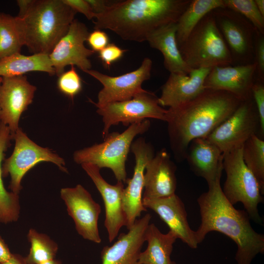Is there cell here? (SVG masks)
<instances>
[{
    "label": "cell",
    "instance_id": "obj_14",
    "mask_svg": "<svg viewBox=\"0 0 264 264\" xmlns=\"http://www.w3.org/2000/svg\"><path fill=\"white\" fill-rule=\"evenodd\" d=\"M61 197L73 219L76 231L84 239L96 243L102 242L98 229L101 208L90 193L81 185L62 188Z\"/></svg>",
    "mask_w": 264,
    "mask_h": 264
},
{
    "label": "cell",
    "instance_id": "obj_19",
    "mask_svg": "<svg viewBox=\"0 0 264 264\" xmlns=\"http://www.w3.org/2000/svg\"><path fill=\"white\" fill-rule=\"evenodd\" d=\"M151 218L146 214L137 219L127 233H121L111 246H104L101 252V264H137Z\"/></svg>",
    "mask_w": 264,
    "mask_h": 264
},
{
    "label": "cell",
    "instance_id": "obj_23",
    "mask_svg": "<svg viewBox=\"0 0 264 264\" xmlns=\"http://www.w3.org/2000/svg\"><path fill=\"white\" fill-rule=\"evenodd\" d=\"M185 159L194 173L203 178L208 185L221 177L223 154L206 138L193 140L189 145Z\"/></svg>",
    "mask_w": 264,
    "mask_h": 264
},
{
    "label": "cell",
    "instance_id": "obj_9",
    "mask_svg": "<svg viewBox=\"0 0 264 264\" xmlns=\"http://www.w3.org/2000/svg\"><path fill=\"white\" fill-rule=\"evenodd\" d=\"M15 145L11 156L5 159L2 166V175L10 176L9 188L18 194L22 189L21 181L24 175L36 164L42 162H51L62 171L68 173L63 158L47 148L42 147L31 140L19 128L12 137Z\"/></svg>",
    "mask_w": 264,
    "mask_h": 264
},
{
    "label": "cell",
    "instance_id": "obj_6",
    "mask_svg": "<svg viewBox=\"0 0 264 264\" xmlns=\"http://www.w3.org/2000/svg\"><path fill=\"white\" fill-rule=\"evenodd\" d=\"M150 121L146 119L130 125L123 132L109 133L103 143L75 152L74 161L80 164L90 163L102 168L110 169L117 181L126 183V161L135 137L147 132Z\"/></svg>",
    "mask_w": 264,
    "mask_h": 264
},
{
    "label": "cell",
    "instance_id": "obj_28",
    "mask_svg": "<svg viewBox=\"0 0 264 264\" xmlns=\"http://www.w3.org/2000/svg\"><path fill=\"white\" fill-rule=\"evenodd\" d=\"M12 139L7 126L0 122V222L7 223L16 221L20 213L18 194L8 192L4 188L2 179L1 162L4 152L10 146Z\"/></svg>",
    "mask_w": 264,
    "mask_h": 264
},
{
    "label": "cell",
    "instance_id": "obj_45",
    "mask_svg": "<svg viewBox=\"0 0 264 264\" xmlns=\"http://www.w3.org/2000/svg\"><path fill=\"white\" fill-rule=\"evenodd\" d=\"M1 82H2V77H0V87Z\"/></svg>",
    "mask_w": 264,
    "mask_h": 264
},
{
    "label": "cell",
    "instance_id": "obj_39",
    "mask_svg": "<svg viewBox=\"0 0 264 264\" xmlns=\"http://www.w3.org/2000/svg\"><path fill=\"white\" fill-rule=\"evenodd\" d=\"M87 1L95 15L103 13L108 6L107 1L104 0H87Z\"/></svg>",
    "mask_w": 264,
    "mask_h": 264
},
{
    "label": "cell",
    "instance_id": "obj_34",
    "mask_svg": "<svg viewBox=\"0 0 264 264\" xmlns=\"http://www.w3.org/2000/svg\"><path fill=\"white\" fill-rule=\"evenodd\" d=\"M252 96L259 114L260 121V138L264 135V81L256 79L251 89Z\"/></svg>",
    "mask_w": 264,
    "mask_h": 264
},
{
    "label": "cell",
    "instance_id": "obj_13",
    "mask_svg": "<svg viewBox=\"0 0 264 264\" xmlns=\"http://www.w3.org/2000/svg\"><path fill=\"white\" fill-rule=\"evenodd\" d=\"M88 29L82 22L74 19L66 33L54 47L49 55L55 74L60 76L69 65L76 66L83 72L91 69L89 57L94 52L84 44L89 34Z\"/></svg>",
    "mask_w": 264,
    "mask_h": 264
},
{
    "label": "cell",
    "instance_id": "obj_29",
    "mask_svg": "<svg viewBox=\"0 0 264 264\" xmlns=\"http://www.w3.org/2000/svg\"><path fill=\"white\" fill-rule=\"evenodd\" d=\"M23 45L24 40L20 19L0 13V59L20 53Z\"/></svg>",
    "mask_w": 264,
    "mask_h": 264
},
{
    "label": "cell",
    "instance_id": "obj_30",
    "mask_svg": "<svg viewBox=\"0 0 264 264\" xmlns=\"http://www.w3.org/2000/svg\"><path fill=\"white\" fill-rule=\"evenodd\" d=\"M243 160L256 178L262 193H264V140L257 135L249 138L242 145Z\"/></svg>",
    "mask_w": 264,
    "mask_h": 264
},
{
    "label": "cell",
    "instance_id": "obj_4",
    "mask_svg": "<svg viewBox=\"0 0 264 264\" xmlns=\"http://www.w3.org/2000/svg\"><path fill=\"white\" fill-rule=\"evenodd\" d=\"M76 13L63 0H33L25 16L20 18L24 45L33 54L49 55Z\"/></svg>",
    "mask_w": 264,
    "mask_h": 264
},
{
    "label": "cell",
    "instance_id": "obj_46",
    "mask_svg": "<svg viewBox=\"0 0 264 264\" xmlns=\"http://www.w3.org/2000/svg\"></svg>",
    "mask_w": 264,
    "mask_h": 264
},
{
    "label": "cell",
    "instance_id": "obj_2",
    "mask_svg": "<svg viewBox=\"0 0 264 264\" xmlns=\"http://www.w3.org/2000/svg\"><path fill=\"white\" fill-rule=\"evenodd\" d=\"M220 177L208 185V190L197 199L201 223L196 237L198 244L208 233L217 231L232 239L237 244V264H251L259 253L264 252V235L252 228L247 213L236 209L224 195Z\"/></svg>",
    "mask_w": 264,
    "mask_h": 264
},
{
    "label": "cell",
    "instance_id": "obj_18",
    "mask_svg": "<svg viewBox=\"0 0 264 264\" xmlns=\"http://www.w3.org/2000/svg\"><path fill=\"white\" fill-rule=\"evenodd\" d=\"M256 69L255 63L212 67L205 79L204 87L207 89L229 92L243 101L252 96Z\"/></svg>",
    "mask_w": 264,
    "mask_h": 264
},
{
    "label": "cell",
    "instance_id": "obj_36",
    "mask_svg": "<svg viewBox=\"0 0 264 264\" xmlns=\"http://www.w3.org/2000/svg\"><path fill=\"white\" fill-rule=\"evenodd\" d=\"M127 51L114 44H109L99 52V58L102 61L103 65L109 68L110 65L117 61Z\"/></svg>",
    "mask_w": 264,
    "mask_h": 264
},
{
    "label": "cell",
    "instance_id": "obj_26",
    "mask_svg": "<svg viewBox=\"0 0 264 264\" xmlns=\"http://www.w3.org/2000/svg\"><path fill=\"white\" fill-rule=\"evenodd\" d=\"M30 71L46 72L55 74L49 55L33 54L26 56L20 53H15L0 59V77H13L23 75Z\"/></svg>",
    "mask_w": 264,
    "mask_h": 264
},
{
    "label": "cell",
    "instance_id": "obj_42",
    "mask_svg": "<svg viewBox=\"0 0 264 264\" xmlns=\"http://www.w3.org/2000/svg\"><path fill=\"white\" fill-rule=\"evenodd\" d=\"M2 264H26L24 258L19 255L13 254L11 258L6 262Z\"/></svg>",
    "mask_w": 264,
    "mask_h": 264
},
{
    "label": "cell",
    "instance_id": "obj_43",
    "mask_svg": "<svg viewBox=\"0 0 264 264\" xmlns=\"http://www.w3.org/2000/svg\"><path fill=\"white\" fill-rule=\"evenodd\" d=\"M255 2L259 12L264 17V0H255Z\"/></svg>",
    "mask_w": 264,
    "mask_h": 264
},
{
    "label": "cell",
    "instance_id": "obj_10",
    "mask_svg": "<svg viewBox=\"0 0 264 264\" xmlns=\"http://www.w3.org/2000/svg\"><path fill=\"white\" fill-rule=\"evenodd\" d=\"M211 12L230 52L232 66L254 63V26L242 15L226 7Z\"/></svg>",
    "mask_w": 264,
    "mask_h": 264
},
{
    "label": "cell",
    "instance_id": "obj_33",
    "mask_svg": "<svg viewBox=\"0 0 264 264\" xmlns=\"http://www.w3.org/2000/svg\"><path fill=\"white\" fill-rule=\"evenodd\" d=\"M57 87L65 95L73 99L82 90V80L74 66L58 76Z\"/></svg>",
    "mask_w": 264,
    "mask_h": 264
},
{
    "label": "cell",
    "instance_id": "obj_31",
    "mask_svg": "<svg viewBox=\"0 0 264 264\" xmlns=\"http://www.w3.org/2000/svg\"><path fill=\"white\" fill-rule=\"evenodd\" d=\"M27 237L31 248L28 255L24 258L26 264H41L54 259L58 246L47 235L30 229Z\"/></svg>",
    "mask_w": 264,
    "mask_h": 264
},
{
    "label": "cell",
    "instance_id": "obj_21",
    "mask_svg": "<svg viewBox=\"0 0 264 264\" xmlns=\"http://www.w3.org/2000/svg\"><path fill=\"white\" fill-rule=\"evenodd\" d=\"M176 169L165 149L158 152L145 167L142 199H156L175 194Z\"/></svg>",
    "mask_w": 264,
    "mask_h": 264
},
{
    "label": "cell",
    "instance_id": "obj_8",
    "mask_svg": "<svg viewBox=\"0 0 264 264\" xmlns=\"http://www.w3.org/2000/svg\"><path fill=\"white\" fill-rule=\"evenodd\" d=\"M260 118L251 96L242 101L234 112L205 138L224 154L242 147L254 135L260 137Z\"/></svg>",
    "mask_w": 264,
    "mask_h": 264
},
{
    "label": "cell",
    "instance_id": "obj_11",
    "mask_svg": "<svg viewBox=\"0 0 264 264\" xmlns=\"http://www.w3.org/2000/svg\"><path fill=\"white\" fill-rule=\"evenodd\" d=\"M158 98L147 90L135 95L130 100L110 103L97 108L104 123L102 132L105 138L110 127L122 123L125 126L141 122L148 118L166 122L167 110L159 105Z\"/></svg>",
    "mask_w": 264,
    "mask_h": 264
},
{
    "label": "cell",
    "instance_id": "obj_40",
    "mask_svg": "<svg viewBox=\"0 0 264 264\" xmlns=\"http://www.w3.org/2000/svg\"><path fill=\"white\" fill-rule=\"evenodd\" d=\"M33 0H18L17 4L19 7V12L17 17L20 19L23 18L27 14L32 5Z\"/></svg>",
    "mask_w": 264,
    "mask_h": 264
},
{
    "label": "cell",
    "instance_id": "obj_24",
    "mask_svg": "<svg viewBox=\"0 0 264 264\" xmlns=\"http://www.w3.org/2000/svg\"><path fill=\"white\" fill-rule=\"evenodd\" d=\"M176 23H171L153 31L147 41L162 53L165 68L170 73L189 74L192 70L183 61L176 40Z\"/></svg>",
    "mask_w": 264,
    "mask_h": 264
},
{
    "label": "cell",
    "instance_id": "obj_27",
    "mask_svg": "<svg viewBox=\"0 0 264 264\" xmlns=\"http://www.w3.org/2000/svg\"><path fill=\"white\" fill-rule=\"evenodd\" d=\"M224 7L223 0H191L176 22V40L179 47L208 13Z\"/></svg>",
    "mask_w": 264,
    "mask_h": 264
},
{
    "label": "cell",
    "instance_id": "obj_22",
    "mask_svg": "<svg viewBox=\"0 0 264 264\" xmlns=\"http://www.w3.org/2000/svg\"><path fill=\"white\" fill-rule=\"evenodd\" d=\"M210 69H193L189 74L170 73L161 87L159 105L176 108L196 98L205 89L204 83Z\"/></svg>",
    "mask_w": 264,
    "mask_h": 264
},
{
    "label": "cell",
    "instance_id": "obj_20",
    "mask_svg": "<svg viewBox=\"0 0 264 264\" xmlns=\"http://www.w3.org/2000/svg\"><path fill=\"white\" fill-rule=\"evenodd\" d=\"M142 202L146 209L159 216L177 239L192 248L198 247L195 231L189 225L184 204L178 196L175 194L156 199H142Z\"/></svg>",
    "mask_w": 264,
    "mask_h": 264
},
{
    "label": "cell",
    "instance_id": "obj_15",
    "mask_svg": "<svg viewBox=\"0 0 264 264\" xmlns=\"http://www.w3.org/2000/svg\"><path fill=\"white\" fill-rule=\"evenodd\" d=\"M131 149L135 157V165L133 176L127 179L128 185L124 188L122 195L128 230L133 225L142 212L147 211L142 202L144 173L147 164L154 155L152 145L147 143L143 138H139L133 142Z\"/></svg>",
    "mask_w": 264,
    "mask_h": 264
},
{
    "label": "cell",
    "instance_id": "obj_44",
    "mask_svg": "<svg viewBox=\"0 0 264 264\" xmlns=\"http://www.w3.org/2000/svg\"><path fill=\"white\" fill-rule=\"evenodd\" d=\"M41 264H61V262L55 259L51 260Z\"/></svg>",
    "mask_w": 264,
    "mask_h": 264
},
{
    "label": "cell",
    "instance_id": "obj_3",
    "mask_svg": "<svg viewBox=\"0 0 264 264\" xmlns=\"http://www.w3.org/2000/svg\"><path fill=\"white\" fill-rule=\"evenodd\" d=\"M191 0H127L109 5L95 16V29H109L122 39L146 41L163 25L176 23Z\"/></svg>",
    "mask_w": 264,
    "mask_h": 264
},
{
    "label": "cell",
    "instance_id": "obj_16",
    "mask_svg": "<svg viewBox=\"0 0 264 264\" xmlns=\"http://www.w3.org/2000/svg\"><path fill=\"white\" fill-rule=\"evenodd\" d=\"M36 89L23 75L2 77L0 122L8 126L11 137L19 128L20 118L32 102Z\"/></svg>",
    "mask_w": 264,
    "mask_h": 264
},
{
    "label": "cell",
    "instance_id": "obj_32",
    "mask_svg": "<svg viewBox=\"0 0 264 264\" xmlns=\"http://www.w3.org/2000/svg\"><path fill=\"white\" fill-rule=\"evenodd\" d=\"M224 7L234 11L247 19L258 31L264 34V17L255 0H223Z\"/></svg>",
    "mask_w": 264,
    "mask_h": 264
},
{
    "label": "cell",
    "instance_id": "obj_7",
    "mask_svg": "<svg viewBox=\"0 0 264 264\" xmlns=\"http://www.w3.org/2000/svg\"><path fill=\"white\" fill-rule=\"evenodd\" d=\"M242 147L223 154L226 179L222 190L231 204L242 203L250 219L262 224L258 205L264 201L263 195L256 178L243 160Z\"/></svg>",
    "mask_w": 264,
    "mask_h": 264
},
{
    "label": "cell",
    "instance_id": "obj_41",
    "mask_svg": "<svg viewBox=\"0 0 264 264\" xmlns=\"http://www.w3.org/2000/svg\"><path fill=\"white\" fill-rule=\"evenodd\" d=\"M12 255L7 245L0 237V264H2L7 262Z\"/></svg>",
    "mask_w": 264,
    "mask_h": 264
},
{
    "label": "cell",
    "instance_id": "obj_25",
    "mask_svg": "<svg viewBox=\"0 0 264 264\" xmlns=\"http://www.w3.org/2000/svg\"><path fill=\"white\" fill-rule=\"evenodd\" d=\"M177 239L173 232L162 233L154 223H150L145 233L147 246L140 252L137 264H176L171 255Z\"/></svg>",
    "mask_w": 264,
    "mask_h": 264
},
{
    "label": "cell",
    "instance_id": "obj_37",
    "mask_svg": "<svg viewBox=\"0 0 264 264\" xmlns=\"http://www.w3.org/2000/svg\"><path fill=\"white\" fill-rule=\"evenodd\" d=\"M87 41L92 50L99 52L109 44V37L103 30L95 29L89 33Z\"/></svg>",
    "mask_w": 264,
    "mask_h": 264
},
{
    "label": "cell",
    "instance_id": "obj_38",
    "mask_svg": "<svg viewBox=\"0 0 264 264\" xmlns=\"http://www.w3.org/2000/svg\"><path fill=\"white\" fill-rule=\"evenodd\" d=\"M63 0L77 13L80 12L83 14L88 20L95 18L96 15L92 11L87 0Z\"/></svg>",
    "mask_w": 264,
    "mask_h": 264
},
{
    "label": "cell",
    "instance_id": "obj_1",
    "mask_svg": "<svg viewBox=\"0 0 264 264\" xmlns=\"http://www.w3.org/2000/svg\"><path fill=\"white\" fill-rule=\"evenodd\" d=\"M242 101L229 92L205 88L189 102L169 108L166 122L171 148L176 159L185 160L190 143L196 138H206Z\"/></svg>",
    "mask_w": 264,
    "mask_h": 264
},
{
    "label": "cell",
    "instance_id": "obj_12",
    "mask_svg": "<svg viewBox=\"0 0 264 264\" xmlns=\"http://www.w3.org/2000/svg\"><path fill=\"white\" fill-rule=\"evenodd\" d=\"M152 66V60L146 57L138 68L117 76H109L93 69L87 70L85 73L96 79L103 86L98 94V102L96 103L89 101L99 108L110 103L131 99L146 90L142 88V84L150 79Z\"/></svg>",
    "mask_w": 264,
    "mask_h": 264
},
{
    "label": "cell",
    "instance_id": "obj_5",
    "mask_svg": "<svg viewBox=\"0 0 264 264\" xmlns=\"http://www.w3.org/2000/svg\"><path fill=\"white\" fill-rule=\"evenodd\" d=\"M178 48L183 61L192 70L232 66L230 52L211 12Z\"/></svg>",
    "mask_w": 264,
    "mask_h": 264
},
{
    "label": "cell",
    "instance_id": "obj_17",
    "mask_svg": "<svg viewBox=\"0 0 264 264\" xmlns=\"http://www.w3.org/2000/svg\"><path fill=\"white\" fill-rule=\"evenodd\" d=\"M81 166L91 179L102 197L105 208L104 226L108 232L109 241L112 242L117 236L120 229L127 225L122 202L124 183L117 181L115 185H111L102 176L100 169L96 165L84 163Z\"/></svg>",
    "mask_w": 264,
    "mask_h": 264
},
{
    "label": "cell",
    "instance_id": "obj_35",
    "mask_svg": "<svg viewBox=\"0 0 264 264\" xmlns=\"http://www.w3.org/2000/svg\"><path fill=\"white\" fill-rule=\"evenodd\" d=\"M254 63L256 79L264 81V34L256 29L254 37Z\"/></svg>",
    "mask_w": 264,
    "mask_h": 264
}]
</instances>
